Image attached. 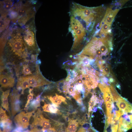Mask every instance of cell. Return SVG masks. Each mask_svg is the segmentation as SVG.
<instances>
[{"label":"cell","mask_w":132,"mask_h":132,"mask_svg":"<svg viewBox=\"0 0 132 132\" xmlns=\"http://www.w3.org/2000/svg\"><path fill=\"white\" fill-rule=\"evenodd\" d=\"M8 29L1 41V53H3L6 63L14 66L30 58L24 43L22 28Z\"/></svg>","instance_id":"obj_1"},{"label":"cell","mask_w":132,"mask_h":132,"mask_svg":"<svg viewBox=\"0 0 132 132\" xmlns=\"http://www.w3.org/2000/svg\"><path fill=\"white\" fill-rule=\"evenodd\" d=\"M112 48L111 40L107 37H95L85 47L82 55L88 56L90 59L98 61L109 54Z\"/></svg>","instance_id":"obj_2"},{"label":"cell","mask_w":132,"mask_h":132,"mask_svg":"<svg viewBox=\"0 0 132 132\" xmlns=\"http://www.w3.org/2000/svg\"><path fill=\"white\" fill-rule=\"evenodd\" d=\"M10 18L13 22H17L20 26L25 25L34 18L35 13L34 7L30 2L24 3L19 1L13 5L10 11Z\"/></svg>","instance_id":"obj_3"},{"label":"cell","mask_w":132,"mask_h":132,"mask_svg":"<svg viewBox=\"0 0 132 132\" xmlns=\"http://www.w3.org/2000/svg\"><path fill=\"white\" fill-rule=\"evenodd\" d=\"M34 19L28 22L22 29L23 39L28 51L31 55H38L40 50L35 38Z\"/></svg>","instance_id":"obj_4"},{"label":"cell","mask_w":132,"mask_h":132,"mask_svg":"<svg viewBox=\"0 0 132 132\" xmlns=\"http://www.w3.org/2000/svg\"><path fill=\"white\" fill-rule=\"evenodd\" d=\"M37 57L32 56L14 66L15 74L17 78L28 77L41 72Z\"/></svg>","instance_id":"obj_5"},{"label":"cell","mask_w":132,"mask_h":132,"mask_svg":"<svg viewBox=\"0 0 132 132\" xmlns=\"http://www.w3.org/2000/svg\"><path fill=\"white\" fill-rule=\"evenodd\" d=\"M42 113V112L39 110L35 113L32 126H40L42 127L43 132L46 131L49 132H59L56 131V126L52 125V122L50 120L44 117Z\"/></svg>","instance_id":"obj_6"},{"label":"cell","mask_w":132,"mask_h":132,"mask_svg":"<svg viewBox=\"0 0 132 132\" xmlns=\"http://www.w3.org/2000/svg\"><path fill=\"white\" fill-rule=\"evenodd\" d=\"M18 78L24 81L29 88H39L52 83L45 78L41 72L31 76Z\"/></svg>","instance_id":"obj_7"},{"label":"cell","mask_w":132,"mask_h":132,"mask_svg":"<svg viewBox=\"0 0 132 132\" xmlns=\"http://www.w3.org/2000/svg\"><path fill=\"white\" fill-rule=\"evenodd\" d=\"M119 10L116 9L112 10L108 9L102 21L101 28L100 33L103 35H107L110 32L109 31L113 20Z\"/></svg>","instance_id":"obj_8"},{"label":"cell","mask_w":132,"mask_h":132,"mask_svg":"<svg viewBox=\"0 0 132 132\" xmlns=\"http://www.w3.org/2000/svg\"><path fill=\"white\" fill-rule=\"evenodd\" d=\"M34 111L33 110L27 112H21L15 116L13 119L15 123L19 127L23 129L27 128L29 124L30 118Z\"/></svg>","instance_id":"obj_9"},{"label":"cell","mask_w":132,"mask_h":132,"mask_svg":"<svg viewBox=\"0 0 132 132\" xmlns=\"http://www.w3.org/2000/svg\"><path fill=\"white\" fill-rule=\"evenodd\" d=\"M19 91L14 89L10 95V102L12 115L14 116L20 110V94Z\"/></svg>","instance_id":"obj_10"},{"label":"cell","mask_w":132,"mask_h":132,"mask_svg":"<svg viewBox=\"0 0 132 132\" xmlns=\"http://www.w3.org/2000/svg\"><path fill=\"white\" fill-rule=\"evenodd\" d=\"M15 78L11 73L1 72L0 75V85L1 88L10 89L14 86Z\"/></svg>","instance_id":"obj_11"},{"label":"cell","mask_w":132,"mask_h":132,"mask_svg":"<svg viewBox=\"0 0 132 132\" xmlns=\"http://www.w3.org/2000/svg\"><path fill=\"white\" fill-rule=\"evenodd\" d=\"M116 104L120 110L124 113L130 112L132 110V105L121 97L117 102Z\"/></svg>","instance_id":"obj_12"},{"label":"cell","mask_w":132,"mask_h":132,"mask_svg":"<svg viewBox=\"0 0 132 132\" xmlns=\"http://www.w3.org/2000/svg\"><path fill=\"white\" fill-rule=\"evenodd\" d=\"M2 91L1 97V107L10 114L8 100V97L10 94V89H7L4 91L2 90Z\"/></svg>","instance_id":"obj_13"},{"label":"cell","mask_w":132,"mask_h":132,"mask_svg":"<svg viewBox=\"0 0 132 132\" xmlns=\"http://www.w3.org/2000/svg\"><path fill=\"white\" fill-rule=\"evenodd\" d=\"M13 2L10 0H4L0 3V10L1 15L7 14L8 12L12 9L13 5Z\"/></svg>","instance_id":"obj_14"},{"label":"cell","mask_w":132,"mask_h":132,"mask_svg":"<svg viewBox=\"0 0 132 132\" xmlns=\"http://www.w3.org/2000/svg\"><path fill=\"white\" fill-rule=\"evenodd\" d=\"M48 99L52 102V104L57 107L62 102L66 103V98L62 96L59 95L56 93L55 95L47 96Z\"/></svg>","instance_id":"obj_15"},{"label":"cell","mask_w":132,"mask_h":132,"mask_svg":"<svg viewBox=\"0 0 132 132\" xmlns=\"http://www.w3.org/2000/svg\"><path fill=\"white\" fill-rule=\"evenodd\" d=\"M78 126L77 120H70L66 128V132H76Z\"/></svg>","instance_id":"obj_16"},{"label":"cell","mask_w":132,"mask_h":132,"mask_svg":"<svg viewBox=\"0 0 132 132\" xmlns=\"http://www.w3.org/2000/svg\"><path fill=\"white\" fill-rule=\"evenodd\" d=\"M42 108L44 111L53 113H60L59 110L53 104L51 105L45 103Z\"/></svg>","instance_id":"obj_17"},{"label":"cell","mask_w":132,"mask_h":132,"mask_svg":"<svg viewBox=\"0 0 132 132\" xmlns=\"http://www.w3.org/2000/svg\"><path fill=\"white\" fill-rule=\"evenodd\" d=\"M99 99L96 95H93L88 102V112L89 113L92 111L93 108L99 103Z\"/></svg>","instance_id":"obj_18"},{"label":"cell","mask_w":132,"mask_h":132,"mask_svg":"<svg viewBox=\"0 0 132 132\" xmlns=\"http://www.w3.org/2000/svg\"><path fill=\"white\" fill-rule=\"evenodd\" d=\"M110 88L113 96V101L117 102L119 99L121 97L118 93L113 85H111Z\"/></svg>","instance_id":"obj_19"},{"label":"cell","mask_w":132,"mask_h":132,"mask_svg":"<svg viewBox=\"0 0 132 132\" xmlns=\"http://www.w3.org/2000/svg\"><path fill=\"white\" fill-rule=\"evenodd\" d=\"M34 88H29L28 94L27 97V100L25 105V108L27 107L30 103V101L33 100L34 96L33 90Z\"/></svg>","instance_id":"obj_20"},{"label":"cell","mask_w":132,"mask_h":132,"mask_svg":"<svg viewBox=\"0 0 132 132\" xmlns=\"http://www.w3.org/2000/svg\"><path fill=\"white\" fill-rule=\"evenodd\" d=\"M119 118L116 116L113 121L111 122L112 125L111 127L112 132H117L118 129V120Z\"/></svg>","instance_id":"obj_21"},{"label":"cell","mask_w":132,"mask_h":132,"mask_svg":"<svg viewBox=\"0 0 132 132\" xmlns=\"http://www.w3.org/2000/svg\"><path fill=\"white\" fill-rule=\"evenodd\" d=\"M6 110L3 109L1 106L0 108V121L7 120L9 119V117L6 113Z\"/></svg>","instance_id":"obj_22"},{"label":"cell","mask_w":132,"mask_h":132,"mask_svg":"<svg viewBox=\"0 0 132 132\" xmlns=\"http://www.w3.org/2000/svg\"><path fill=\"white\" fill-rule=\"evenodd\" d=\"M40 97L38 96L35 99H34L30 103V106L32 107L36 108L40 106Z\"/></svg>","instance_id":"obj_23"},{"label":"cell","mask_w":132,"mask_h":132,"mask_svg":"<svg viewBox=\"0 0 132 132\" xmlns=\"http://www.w3.org/2000/svg\"><path fill=\"white\" fill-rule=\"evenodd\" d=\"M110 70L109 66L108 65L103 70L102 72L104 74L108 75L110 73Z\"/></svg>","instance_id":"obj_24"},{"label":"cell","mask_w":132,"mask_h":132,"mask_svg":"<svg viewBox=\"0 0 132 132\" xmlns=\"http://www.w3.org/2000/svg\"><path fill=\"white\" fill-rule=\"evenodd\" d=\"M40 131V130L36 127H34L31 129L30 132H39Z\"/></svg>","instance_id":"obj_25"},{"label":"cell","mask_w":132,"mask_h":132,"mask_svg":"<svg viewBox=\"0 0 132 132\" xmlns=\"http://www.w3.org/2000/svg\"><path fill=\"white\" fill-rule=\"evenodd\" d=\"M131 114L129 115L130 121V124L131 129L132 128V110L131 111Z\"/></svg>","instance_id":"obj_26"},{"label":"cell","mask_w":132,"mask_h":132,"mask_svg":"<svg viewBox=\"0 0 132 132\" xmlns=\"http://www.w3.org/2000/svg\"><path fill=\"white\" fill-rule=\"evenodd\" d=\"M8 130L6 129H4L3 132H8Z\"/></svg>","instance_id":"obj_27"}]
</instances>
